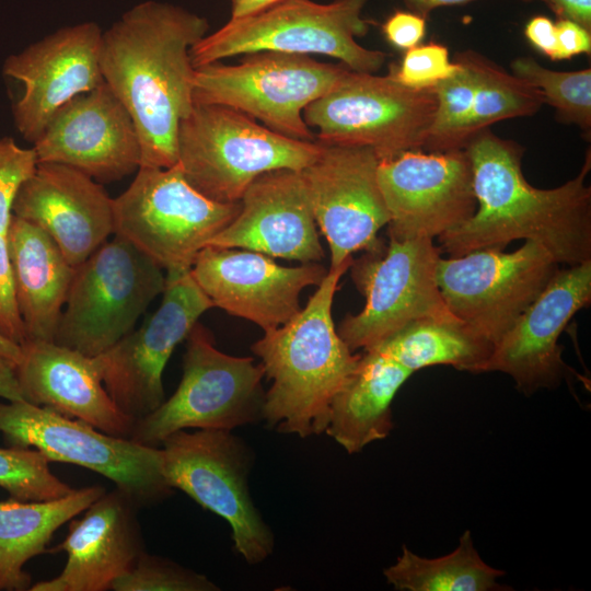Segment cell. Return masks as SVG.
<instances>
[{"label": "cell", "instance_id": "cell-1", "mask_svg": "<svg viewBox=\"0 0 591 591\" xmlns=\"http://www.w3.org/2000/svg\"><path fill=\"white\" fill-rule=\"evenodd\" d=\"M477 201L474 215L438 236L440 250L457 257L477 250H503L513 240L538 243L559 264L591 260L590 152L577 176L549 189L533 187L522 173L524 148L490 128L465 148Z\"/></svg>", "mask_w": 591, "mask_h": 591}, {"label": "cell", "instance_id": "cell-2", "mask_svg": "<svg viewBox=\"0 0 591 591\" xmlns=\"http://www.w3.org/2000/svg\"><path fill=\"white\" fill-rule=\"evenodd\" d=\"M208 30L206 18L151 0L132 7L102 34L103 80L135 124L140 166L177 163L178 127L194 106L189 49Z\"/></svg>", "mask_w": 591, "mask_h": 591}, {"label": "cell", "instance_id": "cell-3", "mask_svg": "<svg viewBox=\"0 0 591 591\" xmlns=\"http://www.w3.org/2000/svg\"><path fill=\"white\" fill-rule=\"evenodd\" d=\"M352 260L329 267L305 306L251 347L273 381L263 420L279 432L301 438L324 432L335 395L358 366L361 354L347 347L332 317L339 280Z\"/></svg>", "mask_w": 591, "mask_h": 591}, {"label": "cell", "instance_id": "cell-4", "mask_svg": "<svg viewBox=\"0 0 591 591\" xmlns=\"http://www.w3.org/2000/svg\"><path fill=\"white\" fill-rule=\"evenodd\" d=\"M368 0H282L258 12L231 18L189 49L195 68L256 51L323 55L351 71L375 73L386 54L360 45L369 32L362 16Z\"/></svg>", "mask_w": 591, "mask_h": 591}, {"label": "cell", "instance_id": "cell-5", "mask_svg": "<svg viewBox=\"0 0 591 591\" xmlns=\"http://www.w3.org/2000/svg\"><path fill=\"white\" fill-rule=\"evenodd\" d=\"M322 143L282 136L229 106L195 104L177 134V162L186 181L207 198L241 200L259 175L274 170L302 171Z\"/></svg>", "mask_w": 591, "mask_h": 591}, {"label": "cell", "instance_id": "cell-6", "mask_svg": "<svg viewBox=\"0 0 591 591\" xmlns=\"http://www.w3.org/2000/svg\"><path fill=\"white\" fill-rule=\"evenodd\" d=\"M241 202L211 200L185 178L182 167L140 166L114 198V234L166 273L190 270L200 250L239 213Z\"/></svg>", "mask_w": 591, "mask_h": 591}, {"label": "cell", "instance_id": "cell-7", "mask_svg": "<svg viewBox=\"0 0 591 591\" xmlns=\"http://www.w3.org/2000/svg\"><path fill=\"white\" fill-rule=\"evenodd\" d=\"M182 380L169 398L135 421L130 439L159 447L187 429L229 430L264 419L262 363L220 351L210 332L196 323L186 337Z\"/></svg>", "mask_w": 591, "mask_h": 591}, {"label": "cell", "instance_id": "cell-8", "mask_svg": "<svg viewBox=\"0 0 591 591\" xmlns=\"http://www.w3.org/2000/svg\"><path fill=\"white\" fill-rule=\"evenodd\" d=\"M165 282L162 267L115 235L76 267L54 341L101 355L135 329Z\"/></svg>", "mask_w": 591, "mask_h": 591}, {"label": "cell", "instance_id": "cell-9", "mask_svg": "<svg viewBox=\"0 0 591 591\" xmlns=\"http://www.w3.org/2000/svg\"><path fill=\"white\" fill-rule=\"evenodd\" d=\"M348 70L309 55L256 51L235 65L217 61L195 68L193 99L195 104L237 109L282 136L316 141L303 111Z\"/></svg>", "mask_w": 591, "mask_h": 591}, {"label": "cell", "instance_id": "cell-10", "mask_svg": "<svg viewBox=\"0 0 591 591\" xmlns=\"http://www.w3.org/2000/svg\"><path fill=\"white\" fill-rule=\"evenodd\" d=\"M0 432L8 445L33 448L49 462L79 465L105 476L139 508L172 494L159 447L105 433L26 401L0 402Z\"/></svg>", "mask_w": 591, "mask_h": 591}, {"label": "cell", "instance_id": "cell-11", "mask_svg": "<svg viewBox=\"0 0 591 591\" xmlns=\"http://www.w3.org/2000/svg\"><path fill=\"white\" fill-rule=\"evenodd\" d=\"M160 445L169 486L223 518L246 563L264 561L275 541L250 494L253 455L245 442L229 430L194 429L175 431Z\"/></svg>", "mask_w": 591, "mask_h": 591}, {"label": "cell", "instance_id": "cell-12", "mask_svg": "<svg viewBox=\"0 0 591 591\" xmlns=\"http://www.w3.org/2000/svg\"><path fill=\"white\" fill-rule=\"evenodd\" d=\"M436 111L432 89H412L386 76L348 70L310 103L303 119L316 141L372 148L380 160L421 150Z\"/></svg>", "mask_w": 591, "mask_h": 591}, {"label": "cell", "instance_id": "cell-13", "mask_svg": "<svg viewBox=\"0 0 591 591\" xmlns=\"http://www.w3.org/2000/svg\"><path fill=\"white\" fill-rule=\"evenodd\" d=\"M441 253L429 237L389 236L383 250L352 260L351 278L366 303L337 329L352 352L375 346L416 320L460 321L450 313L438 288Z\"/></svg>", "mask_w": 591, "mask_h": 591}, {"label": "cell", "instance_id": "cell-14", "mask_svg": "<svg viewBox=\"0 0 591 591\" xmlns=\"http://www.w3.org/2000/svg\"><path fill=\"white\" fill-rule=\"evenodd\" d=\"M559 263L538 243L440 257L437 283L452 315L493 345L540 296Z\"/></svg>", "mask_w": 591, "mask_h": 591}, {"label": "cell", "instance_id": "cell-15", "mask_svg": "<svg viewBox=\"0 0 591 591\" xmlns=\"http://www.w3.org/2000/svg\"><path fill=\"white\" fill-rule=\"evenodd\" d=\"M211 308L190 270L166 273L157 311L94 357L106 391L123 413L136 421L163 403L162 375L171 355Z\"/></svg>", "mask_w": 591, "mask_h": 591}, {"label": "cell", "instance_id": "cell-16", "mask_svg": "<svg viewBox=\"0 0 591 591\" xmlns=\"http://www.w3.org/2000/svg\"><path fill=\"white\" fill-rule=\"evenodd\" d=\"M379 161L370 147L322 143L318 157L300 171L329 247L331 267L355 252L385 247L378 232L387 225L390 213L378 182Z\"/></svg>", "mask_w": 591, "mask_h": 591}, {"label": "cell", "instance_id": "cell-17", "mask_svg": "<svg viewBox=\"0 0 591 591\" xmlns=\"http://www.w3.org/2000/svg\"><path fill=\"white\" fill-rule=\"evenodd\" d=\"M378 182L389 236L433 239L470 219L477 207L466 149L408 150L379 161Z\"/></svg>", "mask_w": 591, "mask_h": 591}, {"label": "cell", "instance_id": "cell-18", "mask_svg": "<svg viewBox=\"0 0 591 591\" xmlns=\"http://www.w3.org/2000/svg\"><path fill=\"white\" fill-rule=\"evenodd\" d=\"M327 270L320 263L286 267L263 253L207 245L190 274L213 306L258 325L279 327L301 311L300 293L318 286Z\"/></svg>", "mask_w": 591, "mask_h": 591}, {"label": "cell", "instance_id": "cell-19", "mask_svg": "<svg viewBox=\"0 0 591 591\" xmlns=\"http://www.w3.org/2000/svg\"><path fill=\"white\" fill-rule=\"evenodd\" d=\"M102 34L94 22L62 27L4 60L3 74L23 84L13 118L26 141L34 143L61 106L104 82Z\"/></svg>", "mask_w": 591, "mask_h": 591}, {"label": "cell", "instance_id": "cell-20", "mask_svg": "<svg viewBox=\"0 0 591 591\" xmlns=\"http://www.w3.org/2000/svg\"><path fill=\"white\" fill-rule=\"evenodd\" d=\"M591 302V260L558 269L545 289L494 344L480 372L510 375L520 392L531 395L556 387L572 371L563 360L560 334Z\"/></svg>", "mask_w": 591, "mask_h": 591}, {"label": "cell", "instance_id": "cell-21", "mask_svg": "<svg viewBox=\"0 0 591 591\" xmlns=\"http://www.w3.org/2000/svg\"><path fill=\"white\" fill-rule=\"evenodd\" d=\"M33 144L37 162L71 166L101 184L120 181L141 163L135 124L105 82L61 106Z\"/></svg>", "mask_w": 591, "mask_h": 591}, {"label": "cell", "instance_id": "cell-22", "mask_svg": "<svg viewBox=\"0 0 591 591\" xmlns=\"http://www.w3.org/2000/svg\"><path fill=\"white\" fill-rule=\"evenodd\" d=\"M12 215L44 230L73 267L115 230L114 198L101 183L59 163H37L16 194Z\"/></svg>", "mask_w": 591, "mask_h": 591}, {"label": "cell", "instance_id": "cell-23", "mask_svg": "<svg viewBox=\"0 0 591 591\" xmlns=\"http://www.w3.org/2000/svg\"><path fill=\"white\" fill-rule=\"evenodd\" d=\"M236 217L208 245L305 263L325 258L300 171L274 170L247 187Z\"/></svg>", "mask_w": 591, "mask_h": 591}, {"label": "cell", "instance_id": "cell-24", "mask_svg": "<svg viewBox=\"0 0 591 591\" xmlns=\"http://www.w3.org/2000/svg\"><path fill=\"white\" fill-rule=\"evenodd\" d=\"M139 507L115 488L71 519L66 538L48 552H65L61 572L36 582L31 591H105L127 572L144 551L137 518Z\"/></svg>", "mask_w": 591, "mask_h": 591}, {"label": "cell", "instance_id": "cell-25", "mask_svg": "<svg viewBox=\"0 0 591 591\" xmlns=\"http://www.w3.org/2000/svg\"><path fill=\"white\" fill-rule=\"evenodd\" d=\"M15 374L26 402L88 422L116 437L129 438L135 420L106 391L94 357L55 341L26 340Z\"/></svg>", "mask_w": 591, "mask_h": 591}, {"label": "cell", "instance_id": "cell-26", "mask_svg": "<svg viewBox=\"0 0 591 591\" xmlns=\"http://www.w3.org/2000/svg\"><path fill=\"white\" fill-rule=\"evenodd\" d=\"M7 242L26 340L54 341L76 267L44 230L14 215Z\"/></svg>", "mask_w": 591, "mask_h": 591}, {"label": "cell", "instance_id": "cell-27", "mask_svg": "<svg viewBox=\"0 0 591 591\" xmlns=\"http://www.w3.org/2000/svg\"><path fill=\"white\" fill-rule=\"evenodd\" d=\"M414 372L389 355L369 348L335 395L325 432L348 453L385 439L394 427L391 404Z\"/></svg>", "mask_w": 591, "mask_h": 591}, {"label": "cell", "instance_id": "cell-28", "mask_svg": "<svg viewBox=\"0 0 591 591\" xmlns=\"http://www.w3.org/2000/svg\"><path fill=\"white\" fill-rule=\"evenodd\" d=\"M104 493V487L90 486L54 500L0 501V591L30 590L25 564L46 553L54 533Z\"/></svg>", "mask_w": 591, "mask_h": 591}, {"label": "cell", "instance_id": "cell-29", "mask_svg": "<svg viewBox=\"0 0 591 591\" xmlns=\"http://www.w3.org/2000/svg\"><path fill=\"white\" fill-rule=\"evenodd\" d=\"M494 345L461 321H413L371 348L413 372L438 364L478 373Z\"/></svg>", "mask_w": 591, "mask_h": 591}, {"label": "cell", "instance_id": "cell-30", "mask_svg": "<svg viewBox=\"0 0 591 591\" xmlns=\"http://www.w3.org/2000/svg\"><path fill=\"white\" fill-rule=\"evenodd\" d=\"M384 577L396 590L408 591H494L507 590L497 579L505 571L487 565L476 551L471 532L465 531L457 547L438 558H425L402 547Z\"/></svg>", "mask_w": 591, "mask_h": 591}, {"label": "cell", "instance_id": "cell-31", "mask_svg": "<svg viewBox=\"0 0 591 591\" xmlns=\"http://www.w3.org/2000/svg\"><path fill=\"white\" fill-rule=\"evenodd\" d=\"M476 71L477 84L466 125L468 142L475 135L493 124L532 116L544 104V99L537 89L514 74H509L478 53Z\"/></svg>", "mask_w": 591, "mask_h": 591}, {"label": "cell", "instance_id": "cell-32", "mask_svg": "<svg viewBox=\"0 0 591 591\" xmlns=\"http://www.w3.org/2000/svg\"><path fill=\"white\" fill-rule=\"evenodd\" d=\"M476 55L470 49L456 54L454 73L433 86L436 111L421 150L447 152L466 148V125L477 84Z\"/></svg>", "mask_w": 591, "mask_h": 591}, {"label": "cell", "instance_id": "cell-33", "mask_svg": "<svg viewBox=\"0 0 591 591\" xmlns=\"http://www.w3.org/2000/svg\"><path fill=\"white\" fill-rule=\"evenodd\" d=\"M512 74L537 89L544 103L556 109L557 118L578 126L584 135L591 131V68L555 71L530 56L511 62Z\"/></svg>", "mask_w": 591, "mask_h": 591}, {"label": "cell", "instance_id": "cell-34", "mask_svg": "<svg viewBox=\"0 0 591 591\" xmlns=\"http://www.w3.org/2000/svg\"><path fill=\"white\" fill-rule=\"evenodd\" d=\"M49 461L37 450L0 447V487L10 498L46 501L62 498L74 489L50 470Z\"/></svg>", "mask_w": 591, "mask_h": 591}, {"label": "cell", "instance_id": "cell-35", "mask_svg": "<svg viewBox=\"0 0 591 591\" xmlns=\"http://www.w3.org/2000/svg\"><path fill=\"white\" fill-rule=\"evenodd\" d=\"M206 576L143 551L136 564L111 587L114 591H215Z\"/></svg>", "mask_w": 591, "mask_h": 591}, {"label": "cell", "instance_id": "cell-36", "mask_svg": "<svg viewBox=\"0 0 591 591\" xmlns=\"http://www.w3.org/2000/svg\"><path fill=\"white\" fill-rule=\"evenodd\" d=\"M450 60L447 46L430 42L405 50L399 65H391L390 70L402 84L412 89H432L456 70Z\"/></svg>", "mask_w": 591, "mask_h": 591}, {"label": "cell", "instance_id": "cell-37", "mask_svg": "<svg viewBox=\"0 0 591 591\" xmlns=\"http://www.w3.org/2000/svg\"><path fill=\"white\" fill-rule=\"evenodd\" d=\"M34 148H22L14 139H0V234L7 236L16 194L37 166Z\"/></svg>", "mask_w": 591, "mask_h": 591}, {"label": "cell", "instance_id": "cell-38", "mask_svg": "<svg viewBox=\"0 0 591 591\" xmlns=\"http://www.w3.org/2000/svg\"><path fill=\"white\" fill-rule=\"evenodd\" d=\"M0 334L22 345L26 341L19 312L7 236L0 234Z\"/></svg>", "mask_w": 591, "mask_h": 591}, {"label": "cell", "instance_id": "cell-39", "mask_svg": "<svg viewBox=\"0 0 591 591\" xmlns=\"http://www.w3.org/2000/svg\"><path fill=\"white\" fill-rule=\"evenodd\" d=\"M427 19L409 10L394 11L382 24V33L387 43L402 50L413 48L426 34Z\"/></svg>", "mask_w": 591, "mask_h": 591}, {"label": "cell", "instance_id": "cell-40", "mask_svg": "<svg viewBox=\"0 0 591 591\" xmlns=\"http://www.w3.org/2000/svg\"><path fill=\"white\" fill-rule=\"evenodd\" d=\"M557 60L591 53V31L569 20L557 19Z\"/></svg>", "mask_w": 591, "mask_h": 591}, {"label": "cell", "instance_id": "cell-41", "mask_svg": "<svg viewBox=\"0 0 591 591\" xmlns=\"http://www.w3.org/2000/svg\"><path fill=\"white\" fill-rule=\"evenodd\" d=\"M526 40L541 54L557 60L556 22L545 15H535L524 27Z\"/></svg>", "mask_w": 591, "mask_h": 591}, {"label": "cell", "instance_id": "cell-42", "mask_svg": "<svg viewBox=\"0 0 591 591\" xmlns=\"http://www.w3.org/2000/svg\"><path fill=\"white\" fill-rule=\"evenodd\" d=\"M547 8L557 19L578 23L591 31V0H547Z\"/></svg>", "mask_w": 591, "mask_h": 591}, {"label": "cell", "instance_id": "cell-43", "mask_svg": "<svg viewBox=\"0 0 591 591\" xmlns=\"http://www.w3.org/2000/svg\"><path fill=\"white\" fill-rule=\"evenodd\" d=\"M0 397L5 401H25L20 389L15 364L0 357Z\"/></svg>", "mask_w": 591, "mask_h": 591}, {"label": "cell", "instance_id": "cell-44", "mask_svg": "<svg viewBox=\"0 0 591 591\" xmlns=\"http://www.w3.org/2000/svg\"><path fill=\"white\" fill-rule=\"evenodd\" d=\"M476 0H403L407 10L415 12L428 19L429 14L442 7H452V5H462L467 4ZM524 2H534L538 1L544 3L546 7L548 4L547 0H520Z\"/></svg>", "mask_w": 591, "mask_h": 591}, {"label": "cell", "instance_id": "cell-45", "mask_svg": "<svg viewBox=\"0 0 591 591\" xmlns=\"http://www.w3.org/2000/svg\"><path fill=\"white\" fill-rule=\"evenodd\" d=\"M282 0H230L231 18H241L266 9Z\"/></svg>", "mask_w": 591, "mask_h": 591}, {"label": "cell", "instance_id": "cell-46", "mask_svg": "<svg viewBox=\"0 0 591 591\" xmlns=\"http://www.w3.org/2000/svg\"><path fill=\"white\" fill-rule=\"evenodd\" d=\"M0 357L16 364L21 357V345L0 334Z\"/></svg>", "mask_w": 591, "mask_h": 591}]
</instances>
